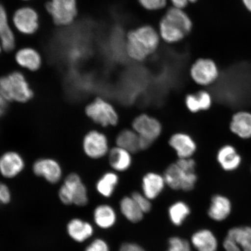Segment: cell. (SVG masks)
<instances>
[{
  "label": "cell",
  "instance_id": "42",
  "mask_svg": "<svg viewBox=\"0 0 251 251\" xmlns=\"http://www.w3.org/2000/svg\"><path fill=\"white\" fill-rule=\"evenodd\" d=\"M23 1H29V0H23Z\"/></svg>",
  "mask_w": 251,
  "mask_h": 251
},
{
  "label": "cell",
  "instance_id": "40",
  "mask_svg": "<svg viewBox=\"0 0 251 251\" xmlns=\"http://www.w3.org/2000/svg\"><path fill=\"white\" fill-rule=\"evenodd\" d=\"M243 2L248 10L251 12V0H243Z\"/></svg>",
  "mask_w": 251,
  "mask_h": 251
},
{
  "label": "cell",
  "instance_id": "9",
  "mask_svg": "<svg viewBox=\"0 0 251 251\" xmlns=\"http://www.w3.org/2000/svg\"><path fill=\"white\" fill-rule=\"evenodd\" d=\"M12 24L19 33L24 35H32L39 29V16L33 8L21 7L12 15Z\"/></svg>",
  "mask_w": 251,
  "mask_h": 251
},
{
  "label": "cell",
  "instance_id": "31",
  "mask_svg": "<svg viewBox=\"0 0 251 251\" xmlns=\"http://www.w3.org/2000/svg\"><path fill=\"white\" fill-rule=\"evenodd\" d=\"M168 245V249L166 251H191L190 243L180 237H171L169 239Z\"/></svg>",
  "mask_w": 251,
  "mask_h": 251
},
{
  "label": "cell",
  "instance_id": "2",
  "mask_svg": "<svg viewBox=\"0 0 251 251\" xmlns=\"http://www.w3.org/2000/svg\"><path fill=\"white\" fill-rule=\"evenodd\" d=\"M193 28V21L185 9L171 7L159 20L157 29L162 42L174 45L186 38Z\"/></svg>",
  "mask_w": 251,
  "mask_h": 251
},
{
  "label": "cell",
  "instance_id": "24",
  "mask_svg": "<svg viewBox=\"0 0 251 251\" xmlns=\"http://www.w3.org/2000/svg\"><path fill=\"white\" fill-rule=\"evenodd\" d=\"M93 219L95 224L102 229L112 227L117 220V213L108 204H101L94 210Z\"/></svg>",
  "mask_w": 251,
  "mask_h": 251
},
{
  "label": "cell",
  "instance_id": "12",
  "mask_svg": "<svg viewBox=\"0 0 251 251\" xmlns=\"http://www.w3.org/2000/svg\"><path fill=\"white\" fill-rule=\"evenodd\" d=\"M33 171L37 176L43 177L51 184L58 183L62 176L61 166L55 160L42 158L34 162Z\"/></svg>",
  "mask_w": 251,
  "mask_h": 251
},
{
  "label": "cell",
  "instance_id": "4",
  "mask_svg": "<svg viewBox=\"0 0 251 251\" xmlns=\"http://www.w3.org/2000/svg\"><path fill=\"white\" fill-rule=\"evenodd\" d=\"M58 197L65 205L82 207L89 202L87 187L79 176L76 174H71L66 177L59 188Z\"/></svg>",
  "mask_w": 251,
  "mask_h": 251
},
{
  "label": "cell",
  "instance_id": "18",
  "mask_svg": "<svg viewBox=\"0 0 251 251\" xmlns=\"http://www.w3.org/2000/svg\"><path fill=\"white\" fill-rule=\"evenodd\" d=\"M0 42L3 50L11 51L15 47V36L9 23L7 10L0 2Z\"/></svg>",
  "mask_w": 251,
  "mask_h": 251
},
{
  "label": "cell",
  "instance_id": "33",
  "mask_svg": "<svg viewBox=\"0 0 251 251\" xmlns=\"http://www.w3.org/2000/svg\"><path fill=\"white\" fill-rule=\"evenodd\" d=\"M131 197L136 202L144 213H149L152 208V204L148 198L144 195L143 193L134 192L131 194Z\"/></svg>",
  "mask_w": 251,
  "mask_h": 251
},
{
  "label": "cell",
  "instance_id": "26",
  "mask_svg": "<svg viewBox=\"0 0 251 251\" xmlns=\"http://www.w3.org/2000/svg\"><path fill=\"white\" fill-rule=\"evenodd\" d=\"M116 144L131 153L140 151V137L132 128H126L119 132L116 138Z\"/></svg>",
  "mask_w": 251,
  "mask_h": 251
},
{
  "label": "cell",
  "instance_id": "30",
  "mask_svg": "<svg viewBox=\"0 0 251 251\" xmlns=\"http://www.w3.org/2000/svg\"><path fill=\"white\" fill-rule=\"evenodd\" d=\"M190 213L189 206L183 201H177L172 204L168 210L169 219L176 226H180L183 224Z\"/></svg>",
  "mask_w": 251,
  "mask_h": 251
},
{
  "label": "cell",
  "instance_id": "35",
  "mask_svg": "<svg viewBox=\"0 0 251 251\" xmlns=\"http://www.w3.org/2000/svg\"><path fill=\"white\" fill-rule=\"evenodd\" d=\"M11 193L9 187L4 183L0 182V203L7 205L11 201Z\"/></svg>",
  "mask_w": 251,
  "mask_h": 251
},
{
  "label": "cell",
  "instance_id": "29",
  "mask_svg": "<svg viewBox=\"0 0 251 251\" xmlns=\"http://www.w3.org/2000/svg\"><path fill=\"white\" fill-rule=\"evenodd\" d=\"M119 181L118 175L116 173H105L97 182L96 187L97 192L103 197H111L118 186Z\"/></svg>",
  "mask_w": 251,
  "mask_h": 251
},
{
  "label": "cell",
  "instance_id": "14",
  "mask_svg": "<svg viewBox=\"0 0 251 251\" xmlns=\"http://www.w3.org/2000/svg\"><path fill=\"white\" fill-rule=\"evenodd\" d=\"M24 168V160L17 152H5L0 157V174L5 178H12L17 176Z\"/></svg>",
  "mask_w": 251,
  "mask_h": 251
},
{
  "label": "cell",
  "instance_id": "8",
  "mask_svg": "<svg viewBox=\"0 0 251 251\" xmlns=\"http://www.w3.org/2000/svg\"><path fill=\"white\" fill-rule=\"evenodd\" d=\"M189 75L194 83L201 86H209L214 83L219 76L216 63L209 58H199L191 65Z\"/></svg>",
  "mask_w": 251,
  "mask_h": 251
},
{
  "label": "cell",
  "instance_id": "25",
  "mask_svg": "<svg viewBox=\"0 0 251 251\" xmlns=\"http://www.w3.org/2000/svg\"><path fill=\"white\" fill-rule=\"evenodd\" d=\"M231 210V204L227 197L216 195L212 197L208 214L214 221L221 222L228 217Z\"/></svg>",
  "mask_w": 251,
  "mask_h": 251
},
{
  "label": "cell",
  "instance_id": "3",
  "mask_svg": "<svg viewBox=\"0 0 251 251\" xmlns=\"http://www.w3.org/2000/svg\"><path fill=\"white\" fill-rule=\"evenodd\" d=\"M0 94L8 101L25 102L32 98L33 92L24 75L14 72L0 78Z\"/></svg>",
  "mask_w": 251,
  "mask_h": 251
},
{
  "label": "cell",
  "instance_id": "20",
  "mask_svg": "<svg viewBox=\"0 0 251 251\" xmlns=\"http://www.w3.org/2000/svg\"><path fill=\"white\" fill-rule=\"evenodd\" d=\"M216 159L221 168L228 172L236 170L242 161L236 149L231 145L222 147L218 151Z\"/></svg>",
  "mask_w": 251,
  "mask_h": 251
},
{
  "label": "cell",
  "instance_id": "28",
  "mask_svg": "<svg viewBox=\"0 0 251 251\" xmlns=\"http://www.w3.org/2000/svg\"><path fill=\"white\" fill-rule=\"evenodd\" d=\"M226 237L243 251H251V227L232 228Z\"/></svg>",
  "mask_w": 251,
  "mask_h": 251
},
{
  "label": "cell",
  "instance_id": "15",
  "mask_svg": "<svg viewBox=\"0 0 251 251\" xmlns=\"http://www.w3.org/2000/svg\"><path fill=\"white\" fill-rule=\"evenodd\" d=\"M166 185L164 175L154 172L147 173L141 183L143 194L150 200H155L164 191Z\"/></svg>",
  "mask_w": 251,
  "mask_h": 251
},
{
  "label": "cell",
  "instance_id": "6",
  "mask_svg": "<svg viewBox=\"0 0 251 251\" xmlns=\"http://www.w3.org/2000/svg\"><path fill=\"white\" fill-rule=\"evenodd\" d=\"M88 117L102 127L115 126L119 122L118 113L111 103L101 98H97L86 106Z\"/></svg>",
  "mask_w": 251,
  "mask_h": 251
},
{
  "label": "cell",
  "instance_id": "10",
  "mask_svg": "<svg viewBox=\"0 0 251 251\" xmlns=\"http://www.w3.org/2000/svg\"><path fill=\"white\" fill-rule=\"evenodd\" d=\"M132 129L141 139L153 143L161 136L162 125L156 118L142 114L135 118L131 124Z\"/></svg>",
  "mask_w": 251,
  "mask_h": 251
},
{
  "label": "cell",
  "instance_id": "41",
  "mask_svg": "<svg viewBox=\"0 0 251 251\" xmlns=\"http://www.w3.org/2000/svg\"><path fill=\"white\" fill-rule=\"evenodd\" d=\"M2 50H3L2 46L1 45V42H0V52L2 51Z\"/></svg>",
  "mask_w": 251,
  "mask_h": 251
},
{
  "label": "cell",
  "instance_id": "21",
  "mask_svg": "<svg viewBox=\"0 0 251 251\" xmlns=\"http://www.w3.org/2000/svg\"><path fill=\"white\" fill-rule=\"evenodd\" d=\"M108 155L109 165L115 172L126 171L132 164V153L121 147H113Z\"/></svg>",
  "mask_w": 251,
  "mask_h": 251
},
{
  "label": "cell",
  "instance_id": "27",
  "mask_svg": "<svg viewBox=\"0 0 251 251\" xmlns=\"http://www.w3.org/2000/svg\"><path fill=\"white\" fill-rule=\"evenodd\" d=\"M119 206L122 215L127 221L137 224L143 219L144 213L131 196L124 197Z\"/></svg>",
  "mask_w": 251,
  "mask_h": 251
},
{
  "label": "cell",
  "instance_id": "13",
  "mask_svg": "<svg viewBox=\"0 0 251 251\" xmlns=\"http://www.w3.org/2000/svg\"><path fill=\"white\" fill-rule=\"evenodd\" d=\"M169 145L175 151L178 159L192 158L197 149L195 140L190 135L184 132L172 134L169 140Z\"/></svg>",
  "mask_w": 251,
  "mask_h": 251
},
{
  "label": "cell",
  "instance_id": "19",
  "mask_svg": "<svg viewBox=\"0 0 251 251\" xmlns=\"http://www.w3.org/2000/svg\"><path fill=\"white\" fill-rule=\"evenodd\" d=\"M230 130L240 139H251V113L245 111L235 113L231 118Z\"/></svg>",
  "mask_w": 251,
  "mask_h": 251
},
{
  "label": "cell",
  "instance_id": "11",
  "mask_svg": "<svg viewBox=\"0 0 251 251\" xmlns=\"http://www.w3.org/2000/svg\"><path fill=\"white\" fill-rule=\"evenodd\" d=\"M84 153L89 158L98 159L108 154L109 141L105 134L93 130L88 132L83 141Z\"/></svg>",
  "mask_w": 251,
  "mask_h": 251
},
{
  "label": "cell",
  "instance_id": "1",
  "mask_svg": "<svg viewBox=\"0 0 251 251\" xmlns=\"http://www.w3.org/2000/svg\"><path fill=\"white\" fill-rule=\"evenodd\" d=\"M162 41L158 29L150 25H142L126 34L125 52L131 60L146 61L158 50Z\"/></svg>",
  "mask_w": 251,
  "mask_h": 251
},
{
  "label": "cell",
  "instance_id": "32",
  "mask_svg": "<svg viewBox=\"0 0 251 251\" xmlns=\"http://www.w3.org/2000/svg\"><path fill=\"white\" fill-rule=\"evenodd\" d=\"M141 7L149 11H156L166 8L169 0H137Z\"/></svg>",
  "mask_w": 251,
  "mask_h": 251
},
{
  "label": "cell",
  "instance_id": "38",
  "mask_svg": "<svg viewBox=\"0 0 251 251\" xmlns=\"http://www.w3.org/2000/svg\"><path fill=\"white\" fill-rule=\"evenodd\" d=\"M224 247L226 251H242L230 238L226 237L224 242Z\"/></svg>",
  "mask_w": 251,
  "mask_h": 251
},
{
  "label": "cell",
  "instance_id": "7",
  "mask_svg": "<svg viewBox=\"0 0 251 251\" xmlns=\"http://www.w3.org/2000/svg\"><path fill=\"white\" fill-rule=\"evenodd\" d=\"M46 10L54 23L67 26L74 23L77 15L76 0H50L46 4Z\"/></svg>",
  "mask_w": 251,
  "mask_h": 251
},
{
  "label": "cell",
  "instance_id": "16",
  "mask_svg": "<svg viewBox=\"0 0 251 251\" xmlns=\"http://www.w3.org/2000/svg\"><path fill=\"white\" fill-rule=\"evenodd\" d=\"M94 231L93 225L80 218L71 219L67 226L69 237L78 243H82L89 240L93 236Z\"/></svg>",
  "mask_w": 251,
  "mask_h": 251
},
{
  "label": "cell",
  "instance_id": "22",
  "mask_svg": "<svg viewBox=\"0 0 251 251\" xmlns=\"http://www.w3.org/2000/svg\"><path fill=\"white\" fill-rule=\"evenodd\" d=\"M184 102L188 111L196 114L211 108L212 99L208 92L201 90L196 93L188 94L185 98Z\"/></svg>",
  "mask_w": 251,
  "mask_h": 251
},
{
  "label": "cell",
  "instance_id": "17",
  "mask_svg": "<svg viewBox=\"0 0 251 251\" xmlns=\"http://www.w3.org/2000/svg\"><path fill=\"white\" fill-rule=\"evenodd\" d=\"M15 59L21 67L32 72L39 70L42 64V56L31 47H24L19 50L16 52Z\"/></svg>",
  "mask_w": 251,
  "mask_h": 251
},
{
  "label": "cell",
  "instance_id": "5",
  "mask_svg": "<svg viewBox=\"0 0 251 251\" xmlns=\"http://www.w3.org/2000/svg\"><path fill=\"white\" fill-rule=\"evenodd\" d=\"M164 177L166 185L174 190L190 191L195 187L198 176L196 171L181 167L176 162L166 168Z\"/></svg>",
  "mask_w": 251,
  "mask_h": 251
},
{
  "label": "cell",
  "instance_id": "39",
  "mask_svg": "<svg viewBox=\"0 0 251 251\" xmlns=\"http://www.w3.org/2000/svg\"><path fill=\"white\" fill-rule=\"evenodd\" d=\"M8 101L0 94V117L5 114L8 107Z\"/></svg>",
  "mask_w": 251,
  "mask_h": 251
},
{
  "label": "cell",
  "instance_id": "36",
  "mask_svg": "<svg viewBox=\"0 0 251 251\" xmlns=\"http://www.w3.org/2000/svg\"><path fill=\"white\" fill-rule=\"evenodd\" d=\"M197 1L198 0H169L172 7L182 9H186L188 5Z\"/></svg>",
  "mask_w": 251,
  "mask_h": 251
},
{
  "label": "cell",
  "instance_id": "34",
  "mask_svg": "<svg viewBox=\"0 0 251 251\" xmlns=\"http://www.w3.org/2000/svg\"><path fill=\"white\" fill-rule=\"evenodd\" d=\"M84 251H110L107 243L101 238H97L90 243Z\"/></svg>",
  "mask_w": 251,
  "mask_h": 251
},
{
  "label": "cell",
  "instance_id": "23",
  "mask_svg": "<svg viewBox=\"0 0 251 251\" xmlns=\"http://www.w3.org/2000/svg\"><path fill=\"white\" fill-rule=\"evenodd\" d=\"M191 241L198 251H216L218 249V240L208 229H201L195 232L191 237Z\"/></svg>",
  "mask_w": 251,
  "mask_h": 251
},
{
  "label": "cell",
  "instance_id": "37",
  "mask_svg": "<svg viewBox=\"0 0 251 251\" xmlns=\"http://www.w3.org/2000/svg\"><path fill=\"white\" fill-rule=\"evenodd\" d=\"M119 251H146L139 244L133 243H124L119 248Z\"/></svg>",
  "mask_w": 251,
  "mask_h": 251
}]
</instances>
